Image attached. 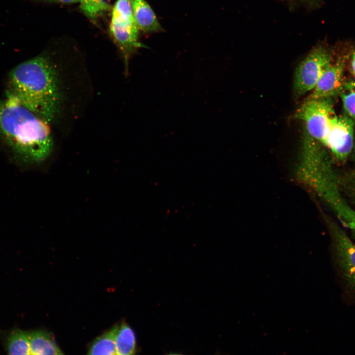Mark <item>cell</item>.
<instances>
[{"label":"cell","mask_w":355,"mask_h":355,"mask_svg":"<svg viewBox=\"0 0 355 355\" xmlns=\"http://www.w3.org/2000/svg\"><path fill=\"white\" fill-rule=\"evenodd\" d=\"M39 55L18 65L9 72L6 98L28 108L48 123L60 110L61 95L55 56L58 40Z\"/></svg>","instance_id":"obj_1"},{"label":"cell","mask_w":355,"mask_h":355,"mask_svg":"<svg viewBox=\"0 0 355 355\" xmlns=\"http://www.w3.org/2000/svg\"><path fill=\"white\" fill-rule=\"evenodd\" d=\"M0 140L26 163H39L50 155L53 141L48 123L18 103L0 99Z\"/></svg>","instance_id":"obj_2"},{"label":"cell","mask_w":355,"mask_h":355,"mask_svg":"<svg viewBox=\"0 0 355 355\" xmlns=\"http://www.w3.org/2000/svg\"><path fill=\"white\" fill-rule=\"evenodd\" d=\"M110 34L122 54L126 74L129 61L142 44L139 40V30L133 16L131 0H117L111 12Z\"/></svg>","instance_id":"obj_3"},{"label":"cell","mask_w":355,"mask_h":355,"mask_svg":"<svg viewBox=\"0 0 355 355\" xmlns=\"http://www.w3.org/2000/svg\"><path fill=\"white\" fill-rule=\"evenodd\" d=\"M331 99L309 98L294 114L305 123L307 133L321 144L338 117Z\"/></svg>","instance_id":"obj_4"},{"label":"cell","mask_w":355,"mask_h":355,"mask_svg":"<svg viewBox=\"0 0 355 355\" xmlns=\"http://www.w3.org/2000/svg\"><path fill=\"white\" fill-rule=\"evenodd\" d=\"M331 63V55L323 46L313 49L297 67L295 73L293 92L299 98L313 90L317 82Z\"/></svg>","instance_id":"obj_5"},{"label":"cell","mask_w":355,"mask_h":355,"mask_svg":"<svg viewBox=\"0 0 355 355\" xmlns=\"http://www.w3.org/2000/svg\"><path fill=\"white\" fill-rule=\"evenodd\" d=\"M353 120L345 115L338 116L322 144L329 148L338 159L343 160L350 154L354 143Z\"/></svg>","instance_id":"obj_6"},{"label":"cell","mask_w":355,"mask_h":355,"mask_svg":"<svg viewBox=\"0 0 355 355\" xmlns=\"http://www.w3.org/2000/svg\"><path fill=\"white\" fill-rule=\"evenodd\" d=\"M345 65L344 57L331 63L317 82L309 98H331L339 94L345 82Z\"/></svg>","instance_id":"obj_7"},{"label":"cell","mask_w":355,"mask_h":355,"mask_svg":"<svg viewBox=\"0 0 355 355\" xmlns=\"http://www.w3.org/2000/svg\"><path fill=\"white\" fill-rule=\"evenodd\" d=\"M338 265L348 283L355 290V245L339 229L334 232Z\"/></svg>","instance_id":"obj_8"},{"label":"cell","mask_w":355,"mask_h":355,"mask_svg":"<svg viewBox=\"0 0 355 355\" xmlns=\"http://www.w3.org/2000/svg\"><path fill=\"white\" fill-rule=\"evenodd\" d=\"M131 1L134 19L139 30L146 33L162 31L155 13L144 0Z\"/></svg>","instance_id":"obj_9"},{"label":"cell","mask_w":355,"mask_h":355,"mask_svg":"<svg viewBox=\"0 0 355 355\" xmlns=\"http://www.w3.org/2000/svg\"><path fill=\"white\" fill-rule=\"evenodd\" d=\"M30 351L32 355H62L53 336L50 332L36 330L30 333Z\"/></svg>","instance_id":"obj_10"},{"label":"cell","mask_w":355,"mask_h":355,"mask_svg":"<svg viewBox=\"0 0 355 355\" xmlns=\"http://www.w3.org/2000/svg\"><path fill=\"white\" fill-rule=\"evenodd\" d=\"M115 343L116 355L134 354L136 349V336L133 329L125 322H122L115 334Z\"/></svg>","instance_id":"obj_11"},{"label":"cell","mask_w":355,"mask_h":355,"mask_svg":"<svg viewBox=\"0 0 355 355\" xmlns=\"http://www.w3.org/2000/svg\"><path fill=\"white\" fill-rule=\"evenodd\" d=\"M118 327V324L115 325L95 339L89 346L88 354L116 355L115 337Z\"/></svg>","instance_id":"obj_12"},{"label":"cell","mask_w":355,"mask_h":355,"mask_svg":"<svg viewBox=\"0 0 355 355\" xmlns=\"http://www.w3.org/2000/svg\"><path fill=\"white\" fill-rule=\"evenodd\" d=\"M6 347L9 355H31L30 333L20 329L13 330L8 337Z\"/></svg>","instance_id":"obj_13"},{"label":"cell","mask_w":355,"mask_h":355,"mask_svg":"<svg viewBox=\"0 0 355 355\" xmlns=\"http://www.w3.org/2000/svg\"><path fill=\"white\" fill-rule=\"evenodd\" d=\"M339 94L348 116L355 120V81L345 82Z\"/></svg>","instance_id":"obj_14"},{"label":"cell","mask_w":355,"mask_h":355,"mask_svg":"<svg viewBox=\"0 0 355 355\" xmlns=\"http://www.w3.org/2000/svg\"><path fill=\"white\" fill-rule=\"evenodd\" d=\"M62 3H73L79 2L80 3L82 0H38Z\"/></svg>","instance_id":"obj_15"},{"label":"cell","mask_w":355,"mask_h":355,"mask_svg":"<svg viewBox=\"0 0 355 355\" xmlns=\"http://www.w3.org/2000/svg\"><path fill=\"white\" fill-rule=\"evenodd\" d=\"M351 68L352 72L354 76L355 80V51L353 53L352 56L351 62Z\"/></svg>","instance_id":"obj_16"},{"label":"cell","mask_w":355,"mask_h":355,"mask_svg":"<svg viewBox=\"0 0 355 355\" xmlns=\"http://www.w3.org/2000/svg\"><path fill=\"white\" fill-rule=\"evenodd\" d=\"M352 229H355V224L353 225Z\"/></svg>","instance_id":"obj_17"},{"label":"cell","mask_w":355,"mask_h":355,"mask_svg":"<svg viewBox=\"0 0 355 355\" xmlns=\"http://www.w3.org/2000/svg\"><path fill=\"white\" fill-rule=\"evenodd\" d=\"M354 193H355V184L354 185Z\"/></svg>","instance_id":"obj_18"},{"label":"cell","mask_w":355,"mask_h":355,"mask_svg":"<svg viewBox=\"0 0 355 355\" xmlns=\"http://www.w3.org/2000/svg\"></svg>","instance_id":"obj_19"}]
</instances>
